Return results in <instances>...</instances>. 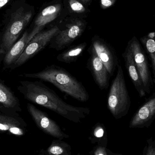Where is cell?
Instances as JSON below:
<instances>
[{
  "instance_id": "1",
  "label": "cell",
  "mask_w": 155,
  "mask_h": 155,
  "mask_svg": "<svg viewBox=\"0 0 155 155\" xmlns=\"http://www.w3.org/2000/svg\"><path fill=\"white\" fill-rule=\"evenodd\" d=\"M17 90L25 99L48 108L64 117L78 120L89 114L88 107L74 106L64 102L41 81H21Z\"/></svg>"
},
{
  "instance_id": "2",
  "label": "cell",
  "mask_w": 155,
  "mask_h": 155,
  "mask_svg": "<svg viewBox=\"0 0 155 155\" xmlns=\"http://www.w3.org/2000/svg\"><path fill=\"white\" fill-rule=\"evenodd\" d=\"M23 76L51 83L63 93L80 102H86L89 99V94L83 84L66 70L57 65H48L41 71L24 74Z\"/></svg>"
},
{
  "instance_id": "3",
  "label": "cell",
  "mask_w": 155,
  "mask_h": 155,
  "mask_svg": "<svg viewBox=\"0 0 155 155\" xmlns=\"http://www.w3.org/2000/svg\"><path fill=\"white\" fill-rule=\"evenodd\" d=\"M131 104L123 71L119 64L107 96V108L115 118L119 119L127 114Z\"/></svg>"
},
{
  "instance_id": "4",
  "label": "cell",
  "mask_w": 155,
  "mask_h": 155,
  "mask_svg": "<svg viewBox=\"0 0 155 155\" xmlns=\"http://www.w3.org/2000/svg\"><path fill=\"white\" fill-rule=\"evenodd\" d=\"M33 15L32 11L21 7L12 14L10 20L4 28L0 41V60L11 47L17 41V39L28 25Z\"/></svg>"
},
{
  "instance_id": "5",
  "label": "cell",
  "mask_w": 155,
  "mask_h": 155,
  "mask_svg": "<svg viewBox=\"0 0 155 155\" xmlns=\"http://www.w3.org/2000/svg\"><path fill=\"white\" fill-rule=\"evenodd\" d=\"M59 31L60 28L57 26H55L49 30L42 31L35 35L28 43L20 58L10 69L12 70L20 67L43 50L46 45H49Z\"/></svg>"
},
{
  "instance_id": "6",
  "label": "cell",
  "mask_w": 155,
  "mask_h": 155,
  "mask_svg": "<svg viewBox=\"0 0 155 155\" xmlns=\"http://www.w3.org/2000/svg\"><path fill=\"white\" fill-rule=\"evenodd\" d=\"M127 46L132 51L134 60L147 94H149L153 88V77L149 69L148 57L138 39L134 36L128 41Z\"/></svg>"
},
{
  "instance_id": "7",
  "label": "cell",
  "mask_w": 155,
  "mask_h": 155,
  "mask_svg": "<svg viewBox=\"0 0 155 155\" xmlns=\"http://www.w3.org/2000/svg\"><path fill=\"white\" fill-rule=\"evenodd\" d=\"M85 25L80 21H76L66 25L62 30L52 39L49 44V48L57 51L66 49L77 38L80 37L84 31Z\"/></svg>"
},
{
  "instance_id": "8",
  "label": "cell",
  "mask_w": 155,
  "mask_h": 155,
  "mask_svg": "<svg viewBox=\"0 0 155 155\" xmlns=\"http://www.w3.org/2000/svg\"><path fill=\"white\" fill-rule=\"evenodd\" d=\"M91 45L112 76L119 65V59L114 49L103 39L96 35L92 39Z\"/></svg>"
},
{
  "instance_id": "9",
  "label": "cell",
  "mask_w": 155,
  "mask_h": 155,
  "mask_svg": "<svg viewBox=\"0 0 155 155\" xmlns=\"http://www.w3.org/2000/svg\"><path fill=\"white\" fill-rule=\"evenodd\" d=\"M88 51L90 54L87 64L88 68L99 88L101 90L107 89L111 75L92 45L88 48Z\"/></svg>"
},
{
  "instance_id": "10",
  "label": "cell",
  "mask_w": 155,
  "mask_h": 155,
  "mask_svg": "<svg viewBox=\"0 0 155 155\" xmlns=\"http://www.w3.org/2000/svg\"><path fill=\"white\" fill-rule=\"evenodd\" d=\"M155 118V92L139 107L131 119V128L149 125Z\"/></svg>"
},
{
  "instance_id": "11",
  "label": "cell",
  "mask_w": 155,
  "mask_h": 155,
  "mask_svg": "<svg viewBox=\"0 0 155 155\" xmlns=\"http://www.w3.org/2000/svg\"><path fill=\"white\" fill-rule=\"evenodd\" d=\"M26 107L36 125L42 130L56 137H62L63 134L59 126L45 113L30 103L27 104Z\"/></svg>"
},
{
  "instance_id": "12",
  "label": "cell",
  "mask_w": 155,
  "mask_h": 155,
  "mask_svg": "<svg viewBox=\"0 0 155 155\" xmlns=\"http://www.w3.org/2000/svg\"><path fill=\"white\" fill-rule=\"evenodd\" d=\"M0 110L5 114H17L21 112L20 101L9 87L0 80Z\"/></svg>"
},
{
  "instance_id": "13",
  "label": "cell",
  "mask_w": 155,
  "mask_h": 155,
  "mask_svg": "<svg viewBox=\"0 0 155 155\" xmlns=\"http://www.w3.org/2000/svg\"><path fill=\"white\" fill-rule=\"evenodd\" d=\"M60 4L49 5L42 10L35 20L32 29L29 31V41H31L35 35L42 31L47 24L52 21L58 16L61 10Z\"/></svg>"
},
{
  "instance_id": "14",
  "label": "cell",
  "mask_w": 155,
  "mask_h": 155,
  "mask_svg": "<svg viewBox=\"0 0 155 155\" xmlns=\"http://www.w3.org/2000/svg\"><path fill=\"white\" fill-rule=\"evenodd\" d=\"M122 55L124 61L128 75L136 89L138 92L140 97H143L145 96L147 93L143 84L135 63L133 53L128 46H127L126 48L125 51Z\"/></svg>"
},
{
  "instance_id": "15",
  "label": "cell",
  "mask_w": 155,
  "mask_h": 155,
  "mask_svg": "<svg viewBox=\"0 0 155 155\" xmlns=\"http://www.w3.org/2000/svg\"><path fill=\"white\" fill-rule=\"evenodd\" d=\"M29 37V31H26L23 34L21 38L11 47L4 56L2 61L3 62V70L11 69L15 63L20 58L30 42Z\"/></svg>"
},
{
  "instance_id": "16",
  "label": "cell",
  "mask_w": 155,
  "mask_h": 155,
  "mask_svg": "<svg viewBox=\"0 0 155 155\" xmlns=\"http://www.w3.org/2000/svg\"><path fill=\"white\" fill-rule=\"evenodd\" d=\"M86 43L83 42L77 45L71 46L57 55L56 60L58 61L65 63H71L76 62L81 56L86 48Z\"/></svg>"
},
{
  "instance_id": "17",
  "label": "cell",
  "mask_w": 155,
  "mask_h": 155,
  "mask_svg": "<svg viewBox=\"0 0 155 155\" xmlns=\"http://www.w3.org/2000/svg\"><path fill=\"white\" fill-rule=\"evenodd\" d=\"M144 50L151 62L153 76L155 74V33H151L141 38Z\"/></svg>"
},
{
  "instance_id": "18",
  "label": "cell",
  "mask_w": 155,
  "mask_h": 155,
  "mask_svg": "<svg viewBox=\"0 0 155 155\" xmlns=\"http://www.w3.org/2000/svg\"><path fill=\"white\" fill-rule=\"evenodd\" d=\"M70 8L72 11L76 13H83L85 12L84 6L77 0H69Z\"/></svg>"
},
{
  "instance_id": "19",
  "label": "cell",
  "mask_w": 155,
  "mask_h": 155,
  "mask_svg": "<svg viewBox=\"0 0 155 155\" xmlns=\"http://www.w3.org/2000/svg\"><path fill=\"white\" fill-rule=\"evenodd\" d=\"M49 152L54 155H59L62 153L63 150L62 147H60L54 146L50 148Z\"/></svg>"
},
{
  "instance_id": "20",
  "label": "cell",
  "mask_w": 155,
  "mask_h": 155,
  "mask_svg": "<svg viewBox=\"0 0 155 155\" xmlns=\"http://www.w3.org/2000/svg\"><path fill=\"white\" fill-rule=\"evenodd\" d=\"M104 131L101 127H96L95 130L94 135L97 137H101L103 136Z\"/></svg>"
},
{
  "instance_id": "21",
  "label": "cell",
  "mask_w": 155,
  "mask_h": 155,
  "mask_svg": "<svg viewBox=\"0 0 155 155\" xmlns=\"http://www.w3.org/2000/svg\"><path fill=\"white\" fill-rule=\"evenodd\" d=\"M9 131L14 134L19 135H22L23 134V132L22 130H21L19 127H11L9 129Z\"/></svg>"
},
{
  "instance_id": "22",
  "label": "cell",
  "mask_w": 155,
  "mask_h": 155,
  "mask_svg": "<svg viewBox=\"0 0 155 155\" xmlns=\"http://www.w3.org/2000/svg\"><path fill=\"white\" fill-rule=\"evenodd\" d=\"M145 155H155V147L150 145L147 148Z\"/></svg>"
},
{
  "instance_id": "23",
  "label": "cell",
  "mask_w": 155,
  "mask_h": 155,
  "mask_svg": "<svg viewBox=\"0 0 155 155\" xmlns=\"http://www.w3.org/2000/svg\"><path fill=\"white\" fill-rule=\"evenodd\" d=\"M95 155H107L105 148L102 147H98V148L96 149L95 153Z\"/></svg>"
},
{
  "instance_id": "24",
  "label": "cell",
  "mask_w": 155,
  "mask_h": 155,
  "mask_svg": "<svg viewBox=\"0 0 155 155\" xmlns=\"http://www.w3.org/2000/svg\"><path fill=\"white\" fill-rule=\"evenodd\" d=\"M101 4L104 7H109L113 4L111 0H101Z\"/></svg>"
},
{
  "instance_id": "25",
  "label": "cell",
  "mask_w": 155,
  "mask_h": 155,
  "mask_svg": "<svg viewBox=\"0 0 155 155\" xmlns=\"http://www.w3.org/2000/svg\"><path fill=\"white\" fill-rule=\"evenodd\" d=\"M10 0H0V8L2 9Z\"/></svg>"
},
{
  "instance_id": "26",
  "label": "cell",
  "mask_w": 155,
  "mask_h": 155,
  "mask_svg": "<svg viewBox=\"0 0 155 155\" xmlns=\"http://www.w3.org/2000/svg\"><path fill=\"white\" fill-rule=\"evenodd\" d=\"M153 83L155 85V74L154 75H153ZM154 89H155V87Z\"/></svg>"
},
{
  "instance_id": "27",
  "label": "cell",
  "mask_w": 155,
  "mask_h": 155,
  "mask_svg": "<svg viewBox=\"0 0 155 155\" xmlns=\"http://www.w3.org/2000/svg\"><path fill=\"white\" fill-rule=\"evenodd\" d=\"M83 2L85 3H86L90 1V0H81Z\"/></svg>"
},
{
  "instance_id": "28",
  "label": "cell",
  "mask_w": 155,
  "mask_h": 155,
  "mask_svg": "<svg viewBox=\"0 0 155 155\" xmlns=\"http://www.w3.org/2000/svg\"><path fill=\"white\" fill-rule=\"evenodd\" d=\"M119 155V154H115V155Z\"/></svg>"
}]
</instances>
